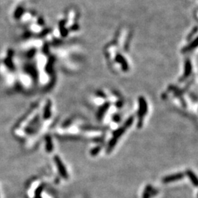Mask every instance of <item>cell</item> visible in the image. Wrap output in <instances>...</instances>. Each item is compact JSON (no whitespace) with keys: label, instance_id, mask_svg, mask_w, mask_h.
<instances>
[{"label":"cell","instance_id":"2","mask_svg":"<svg viewBox=\"0 0 198 198\" xmlns=\"http://www.w3.org/2000/svg\"><path fill=\"white\" fill-rule=\"evenodd\" d=\"M54 161H55V164H56L57 166L58 170H59L60 175L63 176V178H65V179L66 178H68V173H67V171H66L65 167L63 163L62 162L60 158H59L58 156H55L54 157Z\"/></svg>","mask_w":198,"mask_h":198},{"label":"cell","instance_id":"3","mask_svg":"<svg viewBox=\"0 0 198 198\" xmlns=\"http://www.w3.org/2000/svg\"><path fill=\"white\" fill-rule=\"evenodd\" d=\"M183 174H175V175H171L167 176L163 179V181L164 183H169V182H173V181H178V180L181 179L183 178Z\"/></svg>","mask_w":198,"mask_h":198},{"label":"cell","instance_id":"11","mask_svg":"<svg viewBox=\"0 0 198 198\" xmlns=\"http://www.w3.org/2000/svg\"><path fill=\"white\" fill-rule=\"evenodd\" d=\"M100 150H101L100 147H95V148H93V149L90 151V154H91L92 156H95V155H96V154H98V153L100 152Z\"/></svg>","mask_w":198,"mask_h":198},{"label":"cell","instance_id":"7","mask_svg":"<svg viewBox=\"0 0 198 198\" xmlns=\"http://www.w3.org/2000/svg\"><path fill=\"white\" fill-rule=\"evenodd\" d=\"M46 149L48 153H51L53 151V143L52 140H51V137L49 136H46Z\"/></svg>","mask_w":198,"mask_h":198},{"label":"cell","instance_id":"1","mask_svg":"<svg viewBox=\"0 0 198 198\" xmlns=\"http://www.w3.org/2000/svg\"><path fill=\"white\" fill-rule=\"evenodd\" d=\"M139 123H138V126L140 128L142 125V120L147 112V102H146L145 99L142 96L139 98Z\"/></svg>","mask_w":198,"mask_h":198},{"label":"cell","instance_id":"8","mask_svg":"<svg viewBox=\"0 0 198 198\" xmlns=\"http://www.w3.org/2000/svg\"><path fill=\"white\" fill-rule=\"evenodd\" d=\"M191 72V63L189 60H187L186 62V64H185V72H184V76H183V78L185 79L186 77H188L190 75Z\"/></svg>","mask_w":198,"mask_h":198},{"label":"cell","instance_id":"5","mask_svg":"<svg viewBox=\"0 0 198 198\" xmlns=\"http://www.w3.org/2000/svg\"><path fill=\"white\" fill-rule=\"evenodd\" d=\"M51 102L48 101V103H46L45 109H44V114H43V117L45 119H49V117H51Z\"/></svg>","mask_w":198,"mask_h":198},{"label":"cell","instance_id":"4","mask_svg":"<svg viewBox=\"0 0 198 198\" xmlns=\"http://www.w3.org/2000/svg\"><path fill=\"white\" fill-rule=\"evenodd\" d=\"M116 61L122 65V68L124 71H127L129 70V65L121 54H117L116 57Z\"/></svg>","mask_w":198,"mask_h":198},{"label":"cell","instance_id":"6","mask_svg":"<svg viewBox=\"0 0 198 198\" xmlns=\"http://www.w3.org/2000/svg\"><path fill=\"white\" fill-rule=\"evenodd\" d=\"M186 173H187V175L189 176V178H190V180L191 181L192 183H193L195 186H198V178L195 175V173L191 171V170H187Z\"/></svg>","mask_w":198,"mask_h":198},{"label":"cell","instance_id":"9","mask_svg":"<svg viewBox=\"0 0 198 198\" xmlns=\"http://www.w3.org/2000/svg\"><path fill=\"white\" fill-rule=\"evenodd\" d=\"M197 46H198V37L197 38H196V39H195L193 42L191 43L190 45H189L188 46H186V48H184V49H183V51H191V50L195 49V48L197 47Z\"/></svg>","mask_w":198,"mask_h":198},{"label":"cell","instance_id":"10","mask_svg":"<svg viewBox=\"0 0 198 198\" xmlns=\"http://www.w3.org/2000/svg\"><path fill=\"white\" fill-rule=\"evenodd\" d=\"M5 65H7V68H9L10 70H11V71H13L14 70V65L13 63L12 60H11V57H7V59L5 60Z\"/></svg>","mask_w":198,"mask_h":198}]
</instances>
